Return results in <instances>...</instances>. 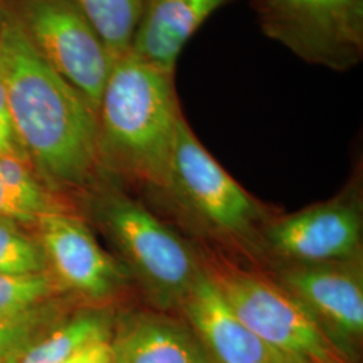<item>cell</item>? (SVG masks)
<instances>
[{
  "label": "cell",
  "instance_id": "obj_1",
  "mask_svg": "<svg viewBox=\"0 0 363 363\" xmlns=\"http://www.w3.org/2000/svg\"><path fill=\"white\" fill-rule=\"evenodd\" d=\"M0 69L27 160L52 186H86L103 166L97 112L39 55L11 10L0 38Z\"/></svg>",
  "mask_w": 363,
  "mask_h": 363
},
{
  "label": "cell",
  "instance_id": "obj_2",
  "mask_svg": "<svg viewBox=\"0 0 363 363\" xmlns=\"http://www.w3.org/2000/svg\"><path fill=\"white\" fill-rule=\"evenodd\" d=\"M182 117L175 74L118 57L97 111L101 164L164 190Z\"/></svg>",
  "mask_w": 363,
  "mask_h": 363
},
{
  "label": "cell",
  "instance_id": "obj_3",
  "mask_svg": "<svg viewBox=\"0 0 363 363\" xmlns=\"http://www.w3.org/2000/svg\"><path fill=\"white\" fill-rule=\"evenodd\" d=\"M97 217L157 310L179 308L202 269L189 245L148 208L108 194Z\"/></svg>",
  "mask_w": 363,
  "mask_h": 363
},
{
  "label": "cell",
  "instance_id": "obj_4",
  "mask_svg": "<svg viewBox=\"0 0 363 363\" xmlns=\"http://www.w3.org/2000/svg\"><path fill=\"white\" fill-rule=\"evenodd\" d=\"M262 33L300 60L347 72L363 60V0H252Z\"/></svg>",
  "mask_w": 363,
  "mask_h": 363
},
{
  "label": "cell",
  "instance_id": "obj_5",
  "mask_svg": "<svg viewBox=\"0 0 363 363\" xmlns=\"http://www.w3.org/2000/svg\"><path fill=\"white\" fill-rule=\"evenodd\" d=\"M235 318L268 346L291 359L349 363L308 311L279 283L253 273H210Z\"/></svg>",
  "mask_w": 363,
  "mask_h": 363
},
{
  "label": "cell",
  "instance_id": "obj_6",
  "mask_svg": "<svg viewBox=\"0 0 363 363\" xmlns=\"http://www.w3.org/2000/svg\"><path fill=\"white\" fill-rule=\"evenodd\" d=\"M164 190L213 233L250 241L256 232L259 205L210 155L184 116L178 124Z\"/></svg>",
  "mask_w": 363,
  "mask_h": 363
},
{
  "label": "cell",
  "instance_id": "obj_7",
  "mask_svg": "<svg viewBox=\"0 0 363 363\" xmlns=\"http://www.w3.org/2000/svg\"><path fill=\"white\" fill-rule=\"evenodd\" d=\"M13 16L39 55L97 112L113 57L72 0H16Z\"/></svg>",
  "mask_w": 363,
  "mask_h": 363
},
{
  "label": "cell",
  "instance_id": "obj_8",
  "mask_svg": "<svg viewBox=\"0 0 363 363\" xmlns=\"http://www.w3.org/2000/svg\"><path fill=\"white\" fill-rule=\"evenodd\" d=\"M280 286L308 311L325 337L349 361L363 335L362 271L352 261L292 264Z\"/></svg>",
  "mask_w": 363,
  "mask_h": 363
},
{
  "label": "cell",
  "instance_id": "obj_9",
  "mask_svg": "<svg viewBox=\"0 0 363 363\" xmlns=\"http://www.w3.org/2000/svg\"><path fill=\"white\" fill-rule=\"evenodd\" d=\"M49 272L62 289L101 301L123 286L124 276L82 220L61 210L37 220Z\"/></svg>",
  "mask_w": 363,
  "mask_h": 363
},
{
  "label": "cell",
  "instance_id": "obj_10",
  "mask_svg": "<svg viewBox=\"0 0 363 363\" xmlns=\"http://www.w3.org/2000/svg\"><path fill=\"white\" fill-rule=\"evenodd\" d=\"M274 253L298 265L354 261L362 241V220L354 205L334 201L272 223L265 233Z\"/></svg>",
  "mask_w": 363,
  "mask_h": 363
},
{
  "label": "cell",
  "instance_id": "obj_11",
  "mask_svg": "<svg viewBox=\"0 0 363 363\" xmlns=\"http://www.w3.org/2000/svg\"><path fill=\"white\" fill-rule=\"evenodd\" d=\"M181 311L211 363H289L235 318L210 273L198 276Z\"/></svg>",
  "mask_w": 363,
  "mask_h": 363
},
{
  "label": "cell",
  "instance_id": "obj_12",
  "mask_svg": "<svg viewBox=\"0 0 363 363\" xmlns=\"http://www.w3.org/2000/svg\"><path fill=\"white\" fill-rule=\"evenodd\" d=\"M113 363H211L194 330L166 311H133L115 320Z\"/></svg>",
  "mask_w": 363,
  "mask_h": 363
},
{
  "label": "cell",
  "instance_id": "obj_13",
  "mask_svg": "<svg viewBox=\"0 0 363 363\" xmlns=\"http://www.w3.org/2000/svg\"><path fill=\"white\" fill-rule=\"evenodd\" d=\"M233 0H143L130 52L175 74L183 48L211 13Z\"/></svg>",
  "mask_w": 363,
  "mask_h": 363
},
{
  "label": "cell",
  "instance_id": "obj_14",
  "mask_svg": "<svg viewBox=\"0 0 363 363\" xmlns=\"http://www.w3.org/2000/svg\"><path fill=\"white\" fill-rule=\"evenodd\" d=\"M115 320L101 307L66 315L23 351L19 363H64L91 342L112 337Z\"/></svg>",
  "mask_w": 363,
  "mask_h": 363
},
{
  "label": "cell",
  "instance_id": "obj_15",
  "mask_svg": "<svg viewBox=\"0 0 363 363\" xmlns=\"http://www.w3.org/2000/svg\"><path fill=\"white\" fill-rule=\"evenodd\" d=\"M117 60L130 52L143 0H72Z\"/></svg>",
  "mask_w": 363,
  "mask_h": 363
},
{
  "label": "cell",
  "instance_id": "obj_16",
  "mask_svg": "<svg viewBox=\"0 0 363 363\" xmlns=\"http://www.w3.org/2000/svg\"><path fill=\"white\" fill-rule=\"evenodd\" d=\"M66 301L54 298L31 311L0 319V359L25 351L67 313Z\"/></svg>",
  "mask_w": 363,
  "mask_h": 363
},
{
  "label": "cell",
  "instance_id": "obj_17",
  "mask_svg": "<svg viewBox=\"0 0 363 363\" xmlns=\"http://www.w3.org/2000/svg\"><path fill=\"white\" fill-rule=\"evenodd\" d=\"M62 288L52 273L7 274L0 273V319L31 311L57 298Z\"/></svg>",
  "mask_w": 363,
  "mask_h": 363
},
{
  "label": "cell",
  "instance_id": "obj_18",
  "mask_svg": "<svg viewBox=\"0 0 363 363\" xmlns=\"http://www.w3.org/2000/svg\"><path fill=\"white\" fill-rule=\"evenodd\" d=\"M0 179L13 203L28 222H37L39 217L60 210L52 206V199L37 181L25 159L0 156Z\"/></svg>",
  "mask_w": 363,
  "mask_h": 363
},
{
  "label": "cell",
  "instance_id": "obj_19",
  "mask_svg": "<svg viewBox=\"0 0 363 363\" xmlns=\"http://www.w3.org/2000/svg\"><path fill=\"white\" fill-rule=\"evenodd\" d=\"M21 222L0 218V273L48 272V261L39 240L21 228Z\"/></svg>",
  "mask_w": 363,
  "mask_h": 363
},
{
  "label": "cell",
  "instance_id": "obj_20",
  "mask_svg": "<svg viewBox=\"0 0 363 363\" xmlns=\"http://www.w3.org/2000/svg\"><path fill=\"white\" fill-rule=\"evenodd\" d=\"M0 156H15L27 160L26 155L18 142L10 115L7 91L0 69ZM28 162V160H27Z\"/></svg>",
  "mask_w": 363,
  "mask_h": 363
},
{
  "label": "cell",
  "instance_id": "obj_21",
  "mask_svg": "<svg viewBox=\"0 0 363 363\" xmlns=\"http://www.w3.org/2000/svg\"><path fill=\"white\" fill-rule=\"evenodd\" d=\"M64 363H113L111 337L91 342Z\"/></svg>",
  "mask_w": 363,
  "mask_h": 363
},
{
  "label": "cell",
  "instance_id": "obj_22",
  "mask_svg": "<svg viewBox=\"0 0 363 363\" xmlns=\"http://www.w3.org/2000/svg\"><path fill=\"white\" fill-rule=\"evenodd\" d=\"M0 218L13 220L21 223H28L23 213L13 203L9 191L6 190V186L0 179Z\"/></svg>",
  "mask_w": 363,
  "mask_h": 363
},
{
  "label": "cell",
  "instance_id": "obj_23",
  "mask_svg": "<svg viewBox=\"0 0 363 363\" xmlns=\"http://www.w3.org/2000/svg\"><path fill=\"white\" fill-rule=\"evenodd\" d=\"M9 16H10L9 6L6 4L4 0H0V38H1V34H3V30L7 23Z\"/></svg>",
  "mask_w": 363,
  "mask_h": 363
},
{
  "label": "cell",
  "instance_id": "obj_24",
  "mask_svg": "<svg viewBox=\"0 0 363 363\" xmlns=\"http://www.w3.org/2000/svg\"><path fill=\"white\" fill-rule=\"evenodd\" d=\"M22 354H23V351H19V352H13V354H10V355H7V357L1 358V359H0V363H19V361H21V357H22Z\"/></svg>",
  "mask_w": 363,
  "mask_h": 363
},
{
  "label": "cell",
  "instance_id": "obj_25",
  "mask_svg": "<svg viewBox=\"0 0 363 363\" xmlns=\"http://www.w3.org/2000/svg\"><path fill=\"white\" fill-rule=\"evenodd\" d=\"M289 363H318V362H311V361H304V359H291V358H289Z\"/></svg>",
  "mask_w": 363,
  "mask_h": 363
}]
</instances>
